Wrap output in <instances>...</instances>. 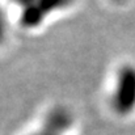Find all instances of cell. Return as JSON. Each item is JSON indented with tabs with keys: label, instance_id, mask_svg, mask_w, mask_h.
I'll return each instance as SVG.
<instances>
[{
	"label": "cell",
	"instance_id": "1",
	"mask_svg": "<svg viewBox=\"0 0 135 135\" xmlns=\"http://www.w3.org/2000/svg\"><path fill=\"white\" fill-rule=\"evenodd\" d=\"M109 108L119 118L135 113V63L126 62L117 67L109 92Z\"/></svg>",
	"mask_w": 135,
	"mask_h": 135
},
{
	"label": "cell",
	"instance_id": "2",
	"mask_svg": "<svg viewBox=\"0 0 135 135\" xmlns=\"http://www.w3.org/2000/svg\"><path fill=\"white\" fill-rule=\"evenodd\" d=\"M74 114L64 106H55L46 113L42 129L55 135H63L74 126Z\"/></svg>",
	"mask_w": 135,
	"mask_h": 135
},
{
	"label": "cell",
	"instance_id": "3",
	"mask_svg": "<svg viewBox=\"0 0 135 135\" xmlns=\"http://www.w3.org/2000/svg\"><path fill=\"white\" fill-rule=\"evenodd\" d=\"M46 20V15L41 11V8L33 1L32 4L21 8L20 13V25L25 29H37Z\"/></svg>",
	"mask_w": 135,
	"mask_h": 135
},
{
	"label": "cell",
	"instance_id": "4",
	"mask_svg": "<svg viewBox=\"0 0 135 135\" xmlns=\"http://www.w3.org/2000/svg\"><path fill=\"white\" fill-rule=\"evenodd\" d=\"M34 1L46 15V17L54 12L63 11V9L68 8L74 3V0H34Z\"/></svg>",
	"mask_w": 135,
	"mask_h": 135
},
{
	"label": "cell",
	"instance_id": "5",
	"mask_svg": "<svg viewBox=\"0 0 135 135\" xmlns=\"http://www.w3.org/2000/svg\"><path fill=\"white\" fill-rule=\"evenodd\" d=\"M5 37H7V20H5L4 11L0 7V45L4 42Z\"/></svg>",
	"mask_w": 135,
	"mask_h": 135
},
{
	"label": "cell",
	"instance_id": "6",
	"mask_svg": "<svg viewBox=\"0 0 135 135\" xmlns=\"http://www.w3.org/2000/svg\"><path fill=\"white\" fill-rule=\"evenodd\" d=\"M15 4H17V5H20L21 8H24V7H26V5H29V4H32L34 0H12Z\"/></svg>",
	"mask_w": 135,
	"mask_h": 135
},
{
	"label": "cell",
	"instance_id": "7",
	"mask_svg": "<svg viewBox=\"0 0 135 135\" xmlns=\"http://www.w3.org/2000/svg\"><path fill=\"white\" fill-rule=\"evenodd\" d=\"M32 135H55V134H51V133L46 131V130H44V129H41V131H38V133H33Z\"/></svg>",
	"mask_w": 135,
	"mask_h": 135
},
{
	"label": "cell",
	"instance_id": "8",
	"mask_svg": "<svg viewBox=\"0 0 135 135\" xmlns=\"http://www.w3.org/2000/svg\"><path fill=\"white\" fill-rule=\"evenodd\" d=\"M112 1H114V3H122V1H125V0H112Z\"/></svg>",
	"mask_w": 135,
	"mask_h": 135
}]
</instances>
